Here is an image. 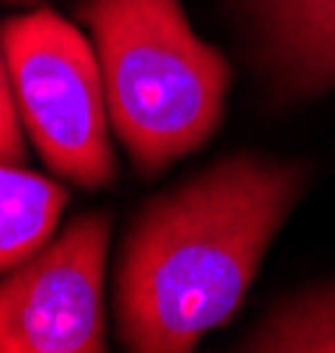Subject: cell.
<instances>
[{
	"instance_id": "1",
	"label": "cell",
	"mask_w": 335,
	"mask_h": 353,
	"mask_svg": "<svg viewBox=\"0 0 335 353\" xmlns=\"http://www.w3.org/2000/svg\"><path fill=\"white\" fill-rule=\"evenodd\" d=\"M307 170L236 152L159 194L116 265V336L134 353H187L236 314Z\"/></svg>"
},
{
	"instance_id": "2",
	"label": "cell",
	"mask_w": 335,
	"mask_h": 353,
	"mask_svg": "<svg viewBox=\"0 0 335 353\" xmlns=\"http://www.w3.org/2000/svg\"><path fill=\"white\" fill-rule=\"evenodd\" d=\"M110 124L141 173H159L216 134L230 61L208 46L180 0H81Z\"/></svg>"
},
{
	"instance_id": "3",
	"label": "cell",
	"mask_w": 335,
	"mask_h": 353,
	"mask_svg": "<svg viewBox=\"0 0 335 353\" xmlns=\"http://www.w3.org/2000/svg\"><path fill=\"white\" fill-rule=\"evenodd\" d=\"M0 43L21 128L43 163L85 191L113 184V124L92 39L68 18L39 8L8 18Z\"/></svg>"
},
{
	"instance_id": "4",
	"label": "cell",
	"mask_w": 335,
	"mask_h": 353,
	"mask_svg": "<svg viewBox=\"0 0 335 353\" xmlns=\"http://www.w3.org/2000/svg\"><path fill=\"white\" fill-rule=\"evenodd\" d=\"M110 216L85 212L0 279V353L106 350Z\"/></svg>"
},
{
	"instance_id": "5",
	"label": "cell",
	"mask_w": 335,
	"mask_h": 353,
	"mask_svg": "<svg viewBox=\"0 0 335 353\" xmlns=\"http://www.w3.org/2000/svg\"><path fill=\"white\" fill-rule=\"evenodd\" d=\"M251 64L279 103L335 92V0H226Z\"/></svg>"
},
{
	"instance_id": "6",
	"label": "cell",
	"mask_w": 335,
	"mask_h": 353,
	"mask_svg": "<svg viewBox=\"0 0 335 353\" xmlns=\"http://www.w3.org/2000/svg\"><path fill=\"white\" fill-rule=\"evenodd\" d=\"M68 188L21 163L0 159V272L36 254L60 223Z\"/></svg>"
},
{
	"instance_id": "7",
	"label": "cell",
	"mask_w": 335,
	"mask_h": 353,
	"mask_svg": "<svg viewBox=\"0 0 335 353\" xmlns=\"http://www.w3.org/2000/svg\"><path fill=\"white\" fill-rule=\"evenodd\" d=\"M240 350L251 353H335V283L300 290L272 307Z\"/></svg>"
},
{
	"instance_id": "8",
	"label": "cell",
	"mask_w": 335,
	"mask_h": 353,
	"mask_svg": "<svg viewBox=\"0 0 335 353\" xmlns=\"http://www.w3.org/2000/svg\"><path fill=\"white\" fill-rule=\"evenodd\" d=\"M25 134H21V117L11 92V74H8V57L0 43V159L4 163H25Z\"/></svg>"
},
{
	"instance_id": "9",
	"label": "cell",
	"mask_w": 335,
	"mask_h": 353,
	"mask_svg": "<svg viewBox=\"0 0 335 353\" xmlns=\"http://www.w3.org/2000/svg\"><path fill=\"white\" fill-rule=\"evenodd\" d=\"M14 4H32V0H14Z\"/></svg>"
}]
</instances>
